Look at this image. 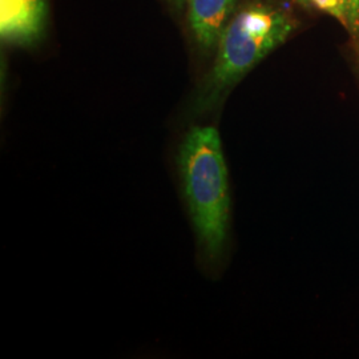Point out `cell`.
<instances>
[{"label":"cell","mask_w":359,"mask_h":359,"mask_svg":"<svg viewBox=\"0 0 359 359\" xmlns=\"http://www.w3.org/2000/svg\"><path fill=\"white\" fill-rule=\"evenodd\" d=\"M47 0H0V36L10 44L38 40L46 25Z\"/></svg>","instance_id":"3"},{"label":"cell","mask_w":359,"mask_h":359,"mask_svg":"<svg viewBox=\"0 0 359 359\" xmlns=\"http://www.w3.org/2000/svg\"><path fill=\"white\" fill-rule=\"evenodd\" d=\"M172 1H173V3L176 4V6H179V7H182V6H184V3H185L187 0H172Z\"/></svg>","instance_id":"8"},{"label":"cell","mask_w":359,"mask_h":359,"mask_svg":"<svg viewBox=\"0 0 359 359\" xmlns=\"http://www.w3.org/2000/svg\"><path fill=\"white\" fill-rule=\"evenodd\" d=\"M180 180L193 231L209 261L222 256L229 236L231 194L217 129L194 127L180 144Z\"/></svg>","instance_id":"1"},{"label":"cell","mask_w":359,"mask_h":359,"mask_svg":"<svg viewBox=\"0 0 359 359\" xmlns=\"http://www.w3.org/2000/svg\"><path fill=\"white\" fill-rule=\"evenodd\" d=\"M341 23L354 38H359V0H344V16Z\"/></svg>","instance_id":"5"},{"label":"cell","mask_w":359,"mask_h":359,"mask_svg":"<svg viewBox=\"0 0 359 359\" xmlns=\"http://www.w3.org/2000/svg\"><path fill=\"white\" fill-rule=\"evenodd\" d=\"M295 3L301 4V6H305V7H310L313 6V0H294Z\"/></svg>","instance_id":"7"},{"label":"cell","mask_w":359,"mask_h":359,"mask_svg":"<svg viewBox=\"0 0 359 359\" xmlns=\"http://www.w3.org/2000/svg\"><path fill=\"white\" fill-rule=\"evenodd\" d=\"M292 31V20L280 10L253 6L237 13L221 35L216 62L201 84L194 109L203 112L217 105L224 95L281 46Z\"/></svg>","instance_id":"2"},{"label":"cell","mask_w":359,"mask_h":359,"mask_svg":"<svg viewBox=\"0 0 359 359\" xmlns=\"http://www.w3.org/2000/svg\"><path fill=\"white\" fill-rule=\"evenodd\" d=\"M187 3L189 25L197 43L205 50L215 48L231 22L237 0H187Z\"/></svg>","instance_id":"4"},{"label":"cell","mask_w":359,"mask_h":359,"mask_svg":"<svg viewBox=\"0 0 359 359\" xmlns=\"http://www.w3.org/2000/svg\"><path fill=\"white\" fill-rule=\"evenodd\" d=\"M313 6L318 10L333 15L339 22L344 16V0H313Z\"/></svg>","instance_id":"6"}]
</instances>
